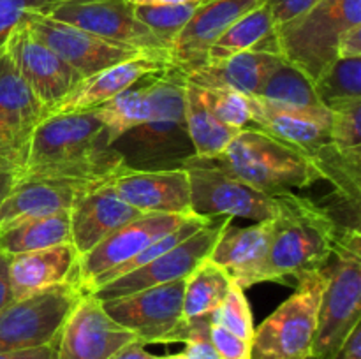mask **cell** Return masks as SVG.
<instances>
[{"mask_svg": "<svg viewBox=\"0 0 361 359\" xmlns=\"http://www.w3.org/2000/svg\"><path fill=\"white\" fill-rule=\"evenodd\" d=\"M123 165L104 123L94 111L63 113L49 115L32 130L27 160L14 182L71 180L102 183Z\"/></svg>", "mask_w": 361, "mask_h": 359, "instance_id": "obj_1", "label": "cell"}, {"mask_svg": "<svg viewBox=\"0 0 361 359\" xmlns=\"http://www.w3.org/2000/svg\"><path fill=\"white\" fill-rule=\"evenodd\" d=\"M185 73L175 65L155 77L152 116L113 143L127 168L175 169L194 157L185 125Z\"/></svg>", "mask_w": 361, "mask_h": 359, "instance_id": "obj_2", "label": "cell"}, {"mask_svg": "<svg viewBox=\"0 0 361 359\" xmlns=\"http://www.w3.org/2000/svg\"><path fill=\"white\" fill-rule=\"evenodd\" d=\"M338 232L334 217L309 197L293 192L277 196L264 282H281L323 267L334 253Z\"/></svg>", "mask_w": 361, "mask_h": 359, "instance_id": "obj_3", "label": "cell"}, {"mask_svg": "<svg viewBox=\"0 0 361 359\" xmlns=\"http://www.w3.org/2000/svg\"><path fill=\"white\" fill-rule=\"evenodd\" d=\"M210 160L268 196L307 189L319 180L309 155L281 143L261 129L240 130L224 153Z\"/></svg>", "mask_w": 361, "mask_h": 359, "instance_id": "obj_4", "label": "cell"}, {"mask_svg": "<svg viewBox=\"0 0 361 359\" xmlns=\"http://www.w3.org/2000/svg\"><path fill=\"white\" fill-rule=\"evenodd\" d=\"M355 25H361V0H323L275 28V53L314 83L338 58V39Z\"/></svg>", "mask_w": 361, "mask_h": 359, "instance_id": "obj_5", "label": "cell"}, {"mask_svg": "<svg viewBox=\"0 0 361 359\" xmlns=\"http://www.w3.org/2000/svg\"><path fill=\"white\" fill-rule=\"evenodd\" d=\"M334 263L324 266L326 285L321 298L310 359H330L361 320V236L342 227L334 248Z\"/></svg>", "mask_w": 361, "mask_h": 359, "instance_id": "obj_6", "label": "cell"}, {"mask_svg": "<svg viewBox=\"0 0 361 359\" xmlns=\"http://www.w3.org/2000/svg\"><path fill=\"white\" fill-rule=\"evenodd\" d=\"M324 266L300 273L295 294L254 329L250 359H310L326 285Z\"/></svg>", "mask_w": 361, "mask_h": 359, "instance_id": "obj_7", "label": "cell"}, {"mask_svg": "<svg viewBox=\"0 0 361 359\" xmlns=\"http://www.w3.org/2000/svg\"><path fill=\"white\" fill-rule=\"evenodd\" d=\"M190 187V210L200 217H240L271 220L277 213V196H268L219 168L210 158L183 160Z\"/></svg>", "mask_w": 361, "mask_h": 359, "instance_id": "obj_8", "label": "cell"}, {"mask_svg": "<svg viewBox=\"0 0 361 359\" xmlns=\"http://www.w3.org/2000/svg\"><path fill=\"white\" fill-rule=\"evenodd\" d=\"M83 294L76 284L67 282L14 299L0 310V352L27 351L55 341Z\"/></svg>", "mask_w": 361, "mask_h": 359, "instance_id": "obj_9", "label": "cell"}, {"mask_svg": "<svg viewBox=\"0 0 361 359\" xmlns=\"http://www.w3.org/2000/svg\"><path fill=\"white\" fill-rule=\"evenodd\" d=\"M37 13L115 44L169 58L168 46L137 20L127 0H53Z\"/></svg>", "mask_w": 361, "mask_h": 359, "instance_id": "obj_10", "label": "cell"}, {"mask_svg": "<svg viewBox=\"0 0 361 359\" xmlns=\"http://www.w3.org/2000/svg\"><path fill=\"white\" fill-rule=\"evenodd\" d=\"M183 280L155 285L120 298L102 299L106 313L134 333L137 341L173 344V334L183 322Z\"/></svg>", "mask_w": 361, "mask_h": 359, "instance_id": "obj_11", "label": "cell"}, {"mask_svg": "<svg viewBox=\"0 0 361 359\" xmlns=\"http://www.w3.org/2000/svg\"><path fill=\"white\" fill-rule=\"evenodd\" d=\"M21 21L27 25L28 30L39 41L44 42L67 65L73 67L80 74L81 80L99 73V70L148 53L143 49L109 42L106 39L90 34V32H85L81 28L73 27V25L44 16L37 11L27 13ZM148 55H155V53H148ZM164 58H168V56H164Z\"/></svg>", "mask_w": 361, "mask_h": 359, "instance_id": "obj_12", "label": "cell"}, {"mask_svg": "<svg viewBox=\"0 0 361 359\" xmlns=\"http://www.w3.org/2000/svg\"><path fill=\"white\" fill-rule=\"evenodd\" d=\"M231 220V217H215L210 224L201 227L192 236H189L182 243L173 246L171 250L159 256L155 260L148 263L147 266L140 267L136 271H130V273L95 289V298L102 301V299L133 294V292L155 287V285L183 280V278H187L196 270L197 264L203 263L210 256L212 248H214L215 241L221 236L222 229Z\"/></svg>", "mask_w": 361, "mask_h": 359, "instance_id": "obj_13", "label": "cell"}, {"mask_svg": "<svg viewBox=\"0 0 361 359\" xmlns=\"http://www.w3.org/2000/svg\"><path fill=\"white\" fill-rule=\"evenodd\" d=\"M196 213H143L134 220L127 222L115 232L106 236L101 243L94 246L88 253L78 259L73 284L83 292H90V285L95 278L106 271L120 266L133 259L136 253L147 248L155 239L162 238L168 232L175 231L189 217Z\"/></svg>", "mask_w": 361, "mask_h": 359, "instance_id": "obj_14", "label": "cell"}, {"mask_svg": "<svg viewBox=\"0 0 361 359\" xmlns=\"http://www.w3.org/2000/svg\"><path fill=\"white\" fill-rule=\"evenodd\" d=\"M133 341L134 333L106 313L94 292H85L60 331L56 359H109Z\"/></svg>", "mask_w": 361, "mask_h": 359, "instance_id": "obj_15", "label": "cell"}, {"mask_svg": "<svg viewBox=\"0 0 361 359\" xmlns=\"http://www.w3.org/2000/svg\"><path fill=\"white\" fill-rule=\"evenodd\" d=\"M4 46L48 113L81 81L80 74L39 41L23 21L11 32Z\"/></svg>", "mask_w": 361, "mask_h": 359, "instance_id": "obj_16", "label": "cell"}, {"mask_svg": "<svg viewBox=\"0 0 361 359\" xmlns=\"http://www.w3.org/2000/svg\"><path fill=\"white\" fill-rule=\"evenodd\" d=\"M108 182L123 203L141 213H192L189 176L183 168L130 169L123 165Z\"/></svg>", "mask_w": 361, "mask_h": 359, "instance_id": "obj_17", "label": "cell"}, {"mask_svg": "<svg viewBox=\"0 0 361 359\" xmlns=\"http://www.w3.org/2000/svg\"><path fill=\"white\" fill-rule=\"evenodd\" d=\"M263 0H207L192 14L169 48V58L183 73L203 65L208 49L235 23Z\"/></svg>", "mask_w": 361, "mask_h": 359, "instance_id": "obj_18", "label": "cell"}, {"mask_svg": "<svg viewBox=\"0 0 361 359\" xmlns=\"http://www.w3.org/2000/svg\"><path fill=\"white\" fill-rule=\"evenodd\" d=\"M140 215L143 213L116 196L109 182L92 185L74 201L69 210L71 243L78 256L83 257L106 236Z\"/></svg>", "mask_w": 361, "mask_h": 359, "instance_id": "obj_19", "label": "cell"}, {"mask_svg": "<svg viewBox=\"0 0 361 359\" xmlns=\"http://www.w3.org/2000/svg\"><path fill=\"white\" fill-rule=\"evenodd\" d=\"M173 67L171 60L157 55H140L134 58L120 62L116 65L102 69L92 76L81 80L73 92L66 95L56 106H53L49 115H63V113L92 111L113 97L122 94L123 90L136 84L150 74L162 73Z\"/></svg>", "mask_w": 361, "mask_h": 359, "instance_id": "obj_20", "label": "cell"}, {"mask_svg": "<svg viewBox=\"0 0 361 359\" xmlns=\"http://www.w3.org/2000/svg\"><path fill=\"white\" fill-rule=\"evenodd\" d=\"M250 122L281 143L305 155L330 141V111L277 104L261 97H249Z\"/></svg>", "mask_w": 361, "mask_h": 359, "instance_id": "obj_21", "label": "cell"}, {"mask_svg": "<svg viewBox=\"0 0 361 359\" xmlns=\"http://www.w3.org/2000/svg\"><path fill=\"white\" fill-rule=\"evenodd\" d=\"M270 241L271 220L256 222L249 227H235L229 222L222 229L208 259L219 264L238 287H252L264 282Z\"/></svg>", "mask_w": 361, "mask_h": 359, "instance_id": "obj_22", "label": "cell"}, {"mask_svg": "<svg viewBox=\"0 0 361 359\" xmlns=\"http://www.w3.org/2000/svg\"><path fill=\"white\" fill-rule=\"evenodd\" d=\"M97 183L71 180H21L13 182L0 201V231L27 218L69 213L74 201Z\"/></svg>", "mask_w": 361, "mask_h": 359, "instance_id": "obj_23", "label": "cell"}, {"mask_svg": "<svg viewBox=\"0 0 361 359\" xmlns=\"http://www.w3.org/2000/svg\"><path fill=\"white\" fill-rule=\"evenodd\" d=\"M80 256L73 243H60L9 257V282L14 299L73 280Z\"/></svg>", "mask_w": 361, "mask_h": 359, "instance_id": "obj_24", "label": "cell"}, {"mask_svg": "<svg viewBox=\"0 0 361 359\" xmlns=\"http://www.w3.org/2000/svg\"><path fill=\"white\" fill-rule=\"evenodd\" d=\"M284 62L281 55L270 51L238 53L215 63H203L185 73V77L200 87L231 88L247 97H257L275 69Z\"/></svg>", "mask_w": 361, "mask_h": 359, "instance_id": "obj_25", "label": "cell"}, {"mask_svg": "<svg viewBox=\"0 0 361 359\" xmlns=\"http://www.w3.org/2000/svg\"><path fill=\"white\" fill-rule=\"evenodd\" d=\"M46 116L48 111L14 65L6 46H0V122L30 136Z\"/></svg>", "mask_w": 361, "mask_h": 359, "instance_id": "obj_26", "label": "cell"}, {"mask_svg": "<svg viewBox=\"0 0 361 359\" xmlns=\"http://www.w3.org/2000/svg\"><path fill=\"white\" fill-rule=\"evenodd\" d=\"M309 157L319 180H326L334 185L335 204L348 213V220L349 211L360 220L361 157L338 150L331 141L321 144Z\"/></svg>", "mask_w": 361, "mask_h": 359, "instance_id": "obj_27", "label": "cell"}, {"mask_svg": "<svg viewBox=\"0 0 361 359\" xmlns=\"http://www.w3.org/2000/svg\"><path fill=\"white\" fill-rule=\"evenodd\" d=\"M185 125L197 158L219 157L240 132L215 116L203 88L189 80L185 84Z\"/></svg>", "mask_w": 361, "mask_h": 359, "instance_id": "obj_28", "label": "cell"}, {"mask_svg": "<svg viewBox=\"0 0 361 359\" xmlns=\"http://www.w3.org/2000/svg\"><path fill=\"white\" fill-rule=\"evenodd\" d=\"M275 23L270 9L264 2L254 7L240 20H236L217 41L208 49L204 63H215L229 58L238 53L250 51H270L275 53Z\"/></svg>", "mask_w": 361, "mask_h": 359, "instance_id": "obj_29", "label": "cell"}, {"mask_svg": "<svg viewBox=\"0 0 361 359\" xmlns=\"http://www.w3.org/2000/svg\"><path fill=\"white\" fill-rule=\"evenodd\" d=\"M164 73V70H162ZM161 73L145 76L122 94L92 109L97 118L104 123L111 144L122 134L147 122L154 113V81Z\"/></svg>", "mask_w": 361, "mask_h": 359, "instance_id": "obj_30", "label": "cell"}, {"mask_svg": "<svg viewBox=\"0 0 361 359\" xmlns=\"http://www.w3.org/2000/svg\"><path fill=\"white\" fill-rule=\"evenodd\" d=\"M69 241V213L27 218L0 231V253L11 257Z\"/></svg>", "mask_w": 361, "mask_h": 359, "instance_id": "obj_31", "label": "cell"}, {"mask_svg": "<svg viewBox=\"0 0 361 359\" xmlns=\"http://www.w3.org/2000/svg\"><path fill=\"white\" fill-rule=\"evenodd\" d=\"M231 278L219 264L204 259L185 278L183 285V320H196L210 317L226 298Z\"/></svg>", "mask_w": 361, "mask_h": 359, "instance_id": "obj_32", "label": "cell"}, {"mask_svg": "<svg viewBox=\"0 0 361 359\" xmlns=\"http://www.w3.org/2000/svg\"><path fill=\"white\" fill-rule=\"evenodd\" d=\"M257 97L295 108L326 109L317 99L312 81L286 62L271 73Z\"/></svg>", "mask_w": 361, "mask_h": 359, "instance_id": "obj_33", "label": "cell"}, {"mask_svg": "<svg viewBox=\"0 0 361 359\" xmlns=\"http://www.w3.org/2000/svg\"><path fill=\"white\" fill-rule=\"evenodd\" d=\"M314 90L324 108L361 99V58H337L316 81Z\"/></svg>", "mask_w": 361, "mask_h": 359, "instance_id": "obj_34", "label": "cell"}, {"mask_svg": "<svg viewBox=\"0 0 361 359\" xmlns=\"http://www.w3.org/2000/svg\"><path fill=\"white\" fill-rule=\"evenodd\" d=\"M197 4H183V6H136L134 14L137 20L154 32L168 48L176 35L182 32L187 21L196 13Z\"/></svg>", "mask_w": 361, "mask_h": 359, "instance_id": "obj_35", "label": "cell"}, {"mask_svg": "<svg viewBox=\"0 0 361 359\" xmlns=\"http://www.w3.org/2000/svg\"><path fill=\"white\" fill-rule=\"evenodd\" d=\"M210 322L222 326L224 329L231 331L236 336L243 338L247 341H252L254 338V319L252 310L245 298V292L242 287L231 282L226 298L221 305L212 312Z\"/></svg>", "mask_w": 361, "mask_h": 359, "instance_id": "obj_36", "label": "cell"}, {"mask_svg": "<svg viewBox=\"0 0 361 359\" xmlns=\"http://www.w3.org/2000/svg\"><path fill=\"white\" fill-rule=\"evenodd\" d=\"M330 111V141L349 155L361 157V99L341 102Z\"/></svg>", "mask_w": 361, "mask_h": 359, "instance_id": "obj_37", "label": "cell"}, {"mask_svg": "<svg viewBox=\"0 0 361 359\" xmlns=\"http://www.w3.org/2000/svg\"><path fill=\"white\" fill-rule=\"evenodd\" d=\"M201 88L208 106L221 122L236 130L247 129V123L250 122V104L247 95L231 88Z\"/></svg>", "mask_w": 361, "mask_h": 359, "instance_id": "obj_38", "label": "cell"}, {"mask_svg": "<svg viewBox=\"0 0 361 359\" xmlns=\"http://www.w3.org/2000/svg\"><path fill=\"white\" fill-rule=\"evenodd\" d=\"M28 139V134L18 132L7 123L0 122V175H11L14 178L23 169Z\"/></svg>", "mask_w": 361, "mask_h": 359, "instance_id": "obj_39", "label": "cell"}, {"mask_svg": "<svg viewBox=\"0 0 361 359\" xmlns=\"http://www.w3.org/2000/svg\"><path fill=\"white\" fill-rule=\"evenodd\" d=\"M53 0H0V46L30 11H41Z\"/></svg>", "mask_w": 361, "mask_h": 359, "instance_id": "obj_40", "label": "cell"}, {"mask_svg": "<svg viewBox=\"0 0 361 359\" xmlns=\"http://www.w3.org/2000/svg\"><path fill=\"white\" fill-rule=\"evenodd\" d=\"M210 340L221 359H250L252 341L236 336L231 331L210 322Z\"/></svg>", "mask_w": 361, "mask_h": 359, "instance_id": "obj_41", "label": "cell"}, {"mask_svg": "<svg viewBox=\"0 0 361 359\" xmlns=\"http://www.w3.org/2000/svg\"><path fill=\"white\" fill-rule=\"evenodd\" d=\"M270 9L271 18H274L275 28L281 25L288 23V21L295 20V18L302 16L314 6H317L323 0H263Z\"/></svg>", "mask_w": 361, "mask_h": 359, "instance_id": "obj_42", "label": "cell"}, {"mask_svg": "<svg viewBox=\"0 0 361 359\" xmlns=\"http://www.w3.org/2000/svg\"><path fill=\"white\" fill-rule=\"evenodd\" d=\"M338 58H361V25L348 28L338 39Z\"/></svg>", "mask_w": 361, "mask_h": 359, "instance_id": "obj_43", "label": "cell"}, {"mask_svg": "<svg viewBox=\"0 0 361 359\" xmlns=\"http://www.w3.org/2000/svg\"><path fill=\"white\" fill-rule=\"evenodd\" d=\"M330 359H361V320L351 329Z\"/></svg>", "mask_w": 361, "mask_h": 359, "instance_id": "obj_44", "label": "cell"}, {"mask_svg": "<svg viewBox=\"0 0 361 359\" xmlns=\"http://www.w3.org/2000/svg\"><path fill=\"white\" fill-rule=\"evenodd\" d=\"M56 348H59V338L48 345L37 348H27V351L16 352H0V359H56Z\"/></svg>", "mask_w": 361, "mask_h": 359, "instance_id": "obj_45", "label": "cell"}, {"mask_svg": "<svg viewBox=\"0 0 361 359\" xmlns=\"http://www.w3.org/2000/svg\"><path fill=\"white\" fill-rule=\"evenodd\" d=\"M13 291L9 282V257L0 253V310L13 303Z\"/></svg>", "mask_w": 361, "mask_h": 359, "instance_id": "obj_46", "label": "cell"}, {"mask_svg": "<svg viewBox=\"0 0 361 359\" xmlns=\"http://www.w3.org/2000/svg\"><path fill=\"white\" fill-rule=\"evenodd\" d=\"M109 359H157V355L145 351V345L136 340L133 341V344L126 345L123 348H120V351L115 352Z\"/></svg>", "mask_w": 361, "mask_h": 359, "instance_id": "obj_47", "label": "cell"}, {"mask_svg": "<svg viewBox=\"0 0 361 359\" xmlns=\"http://www.w3.org/2000/svg\"><path fill=\"white\" fill-rule=\"evenodd\" d=\"M130 6H183V4H204L207 0H127Z\"/></svg>", "mask_w": 361, "mask_h": 359, "instance_id": "obj_48", "label": "cell"}, {"mask_svg": "<svg viewBox=\"0 0 361 359\" xmlns=\"http://www.w3.org/2000/svg\"><path fill=\"white\" fill-rule=\"evenodd\" d=\"M13 182L14 178L11 175H0V201H2V197L9 192V189L13 187Z\"/></svg>", "mask_w": 361, "mask_h": 359, "instance_id": "obj_49", "label": "cell"}, {"mask_svg": "<svg viewBox=\"0 0 361 359\" xmlns=\"http://www.w3.org/2000/svg\"><path fill=\"white\" fill-rule=\"evenodd\" d=\"M157 359H185L182 354H171V355H164V358H157Z\"/></svg>", "mask_w": 361, "mask_h": 359, "instance_id": "obj_50", "label": "cell"}]
</instances>
